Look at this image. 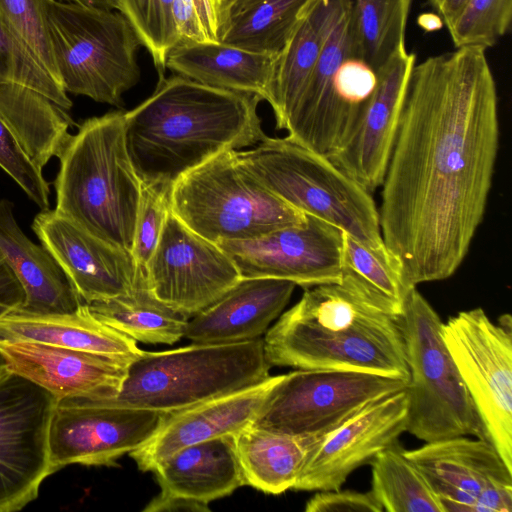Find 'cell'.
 Returning a JSON list of instances; mask_svg holds the SVG:
<instances>
[{"label": "cell", "mask_w": 512, "mask_h": 512, "mask_svg": "<svg viewBox=\"0 0 512 512\" xmlns=\"http://www.w3.org/2000/svg\"><path fill=\"white\" fill-rule=\"evenodd\" d=\"M499 147L496 83L480 47L415 63L378 209L407 290L451 277L488 201Z\"/></svg>", "instance_id": "obj_1"}, {"label": "cell", "mask_w": 512, "mask_h": 512, "mask_svg": "<svg viewBox=\"0 0 512 512\" xmlns=\"http://www.w3.org/2000/svg\"><path fill=\"white\" fill-rule=\"evenodd\" d=\"M261 100L182 75L159 77L152 95L124 113L125 144L141 183L172 188L218 153L259 143L266 136Z\"/></svg>", "instance_id": "obj_2"}, {"label": "cell", "mask_w": 512, "mask_h": 512, "mask_svg": "<svg viewBox=\"0 0 512 512\" xmlns=\"http://www.w3.org/2000/svg\"><path fill=\"white\" fill-rule=\"evenodd\" d=\"M263 342L270 366L358 371L409 381L397 316L346 274L339 283L305 288L301 299L266 331Z\"/></svg>", "instance_id": "obj_3"}, {"label": "cell", "mask_w": 512, "mask_h": 512, "mask_svg": "<svg viewBox=\"0 0 512 512\" xmlns=\"http://www.w3.org/2000/svg\"><path fill=\"white\" fill-rule=\"evenodd\" d=\"M124 113L84 120L58 157L55 211L131 252L141 181L129 158Z\"/></svg>", "instance_id": "obj_4"}, {"label": "cell", "mask_w": 512, "mask_h": 512, "mask_svg": "<svg viewBox=\"0 0 512 512\" xmlns=\"http://www.w3.org/2000/svg\"><path fill=\"white\" fill-rule=\"evenodd\" d=\"M243 166L269 191L298 211L326 221L373 251L393 256L371 193L328 157L288 137H267L237 151Z\"/></svg>", "instance_id": "obj_5"}, {"label": "cell", "mask_w": 512, "mask_h": 512, "mask_svg": "<svg viewBox=\"0 0 512 512\" xmlns=\"http://www.w3.org/2000/svg\"><path fill=\"white\" fill-rule=\"evenodd\" d=\"M263 339L143 351L128 367L119 394L99 400L170 413L267 379Z\"/></svg>", "instance_id": "obj_6"}, {"label": "cell", "mask_w": 512, "mask_h": 512, "mask_svg": "<svg viewBox=\"0 0 512 512\" xmlns=\"http://www.w3.org/2000/svg\"><path fill=\"white\" fill-rule=\"evenodd\" d=\"M172 213L189 229L218 244L262 237L305 222L306 214L269 191L225 150L186 172L172 185Z\"/></svg>", "instance_id": "obj_7"}, {"label": "cell", "mask_w": 512, "mask_h": 512, "mask_svg": "<svg viewBox=\"0 0 512 512\" xmlns=\"http://www.w3.org/2000/svg\"><path fill=\"white\" fill-rule=\"evenodd\" d=\"M397 320L409 369L406 432L425 442L458 436L488 440L443 339V322L416 287L407 291Z\"/></svg>", "instance_id": "obj_8"}, {"label": "cell", "mask_w": 512, "mask_h": 512, "mask_svg": "<svg viewBox=\"0 0 512 512\" xmlns=\"http://www.w3.org/2000/svg\"><path fill=\"white\" fill-rule=\"evenodd\" d=\"M53 55L66 93L123 106V94L140 80L141 40L128 19L111 9L45 1Z\"/></svg>", "instance_id": "obj_9"}, {"label": "cell", "mask_w": 512, "mask_h": 512, "mask_svg": "<svg viewBox=\"0 0 512 512\" xmlns=\"http://www.w3.org/2000/svg\"><path fill=\"white\" fill-rule=\"evenodd\" d=\"M407 384L400 378L366 372L297 369L281 374L251 425L282 434L326 436Z\"/></svg>", "instance_id": "obj_10"}, {"label": "cell", "mask_w": 512, "mask_h": 512, "mask_svg": "<svg viewBox=\"0 0 512 512\" xmlns=\"http://www.w3.org/2000/svg\"><path fill=\"white\" fill-rule=\"evenodd\" d=\"M442 335L474 401L488 441L512 469V319L478 307L443 323Z\"/></svg>", "instance_id": "obj_11"}, {"label": "cell", "mask_w": 512, "mask_h": 512, "mask_svg": "<svg viewBox=\"0 0 512 512\" xmlns=\"http://www.w3.org/2000/svg\"><path fill=\"white\" fill-rule=\"evenodd\" d=\"M58 399L13 371L0 375V512L19 511L52 474L49 428Z\"/></svg>", "instance_id": "obj_12"}, {"label": "cell", "mask_w": 512, "mask_h": 512, "mask_svg": "<svg viewBox=\"0 0 512 512\" xmlns=\"http://www.w3.org/2000/svg\"><path fill=\"white\" fill-rule=\"evenodd\" d=\"M143 270L152 294L189 318L242 279L233 260L218 244L193 232L171 209Z\"/></svg>", "instance_id": "obj_13"}, {"label": "cell", "mask_w": 512, "mask_h": 512, "mask_svg": "<svg viewBox=\"0 0 512 512\" xmlns=\"http://www.w3.org/2000/svg\"><path fill=\"white\" fill-rule=\"evenodd\" d=\"M165 413L111 405L99 400L58 401L49 428L52 474L68 465L115 466L146 442Z\"/></svg>", "instance_id": "obj_14"}, {"label": "cell", "mask_w": 512, "mask_h": 512, "mask_svg": "<svg viewBox=\"0 0 512 512\" xmlns=\"http://www.w3.org/2000/svg\"><path fill=\"white\" fill-rule=\"evenodd\" d=\"M443 512H511L512 469L484 439L458 436L404 450Z\"/></svg>", "instance_id": "obj_15"}, {"label": "cell", "mask_w": 512, "mask_h": 512, "mask_svg": "<svg viewBox=\"0 0 512 512\" xmlns=\"http://www.w3.org/2000/svg\"><path fill=\"white\" fill-rule=\"evenodd\" d=\"M218 245L237 266L241 278H274L310 288L342 278L343 231L317 217L262 237Z\"/></svg>", "instance_id": "obj_16"}, {"label": "cell", "mask_w": 512, "mask_h": 512, "mask_svg": "<svg viewBox=\"0 0 512 512\" xmlns=\"http://www.w3.org/2000/svg\"><path fill=\"white\" fill-rule=\"evenodd\" d=\"M406 388L377 400L329 433L305 463L293 490H338L359 467L406 432Z\"/></svg>", "instance_id": "obj_17"}, {"label": "cell", "mask_w": 512, "mask_h": 512, "mask_svg": "<svg viewBox=\"0 0 512 512\" xmlns=\"http://www.w3.org/2000/svg\"><path fill=\"white\" fill-rule=\"evenodd\" d=\"M32 229L84 303L134 290L141 267L130 251L102 240L51 209L35 216Z\"/></svg>", "instance_id": "obj_18"}, {"label": "cell", "mask_w": 512, "mask_h": 512, "mask_svg": "<svg viewBox=\"0 0 512 512\" xmlns=\"http://www.w3.org/2000/svg\"><path fill=\"white\" fill-rule=\"evenodd\" d=\"M416 55L406 46L376 70L375 89L345 145L329 159L370 193L381 187Z\"/></svg>", "instance_id": "obj_19"}, {"label": "cell", "mask_w": 512, "mask_h": 512, "mask_svg": "<svg viewBox=\"0 0 512 512\" xmlns=\"http://www.w3.org/2000/svg\"><path fill=\"white\" fill-rule=\"evenodd\" d=\"M351 55L357 56L351 33L350 1L327 0L322 49L285 130L291 140L328 158L343 146L335 79L338 67Z\"/></svg>", "instance_id": "obj_20"}, {"label": "cell", "mask_w": 512, "mask_h": 512, "mask_svg": "<svg viewBox=\"0 0 512 512\" xmlns=\"http://www.w3.org/2000/svg\"><path fill=\"white\" fill-rule=\"evenodd\" d=\"M8 369L62 399L115 398L126 378L128 361L33 341L0 340Z\"/></svg>", "instance_id": "obj_21"}, {"label": "cell", "mask_w": 512, "mask_h": 512, "mask_svg": "<svg viewBox=\"0 0 512 512\" xmlns=\"http://www.w3.org/2000/svg\"><path fill=\"white\" fill-rule=\"evenodd\" d=\"M151 472L160 491L143 512H209L210 502L229 496L245 485L233 435L184 447Z\"/></svg>", "instance_id": "obj_22"}, {"label": "cell", "mask_w": 512, "mask_h": 512, "mask_svg": "<svg viewBox=\"0 0 512 512\" xmlns=\"http://www.w3.org/2000/svg\"><path fill=\"white\" fill-rule=\"evenodd\" d=\"M280 376L165 413L155 433L129 456L139 470L152 471L184 447L238 433L254 422Z\"/></svg>", "instance_id": "obj_23"}, {"label": "cell", "mask_w": 512, "mask_h": 512, "mask_svg": "<svg viewBox=\"0 0 512 512\" xmlns=\"http://www.w3.org/2000/svg\"><path fill=\"white\" fill-rule=\"evenodd\" d=\"M291 281L242 278L210 306L188 320L184 337L193 343L249 341L266 333L294 291Z\"/></svg>", "instance_id": "obj_24"}, {"label": "cell", "mask_w": 512, "mask_h": 512, "mask_svg": "<svg viewBox=\"0 0 512 512\" xmlns=\"http://www.w3.org/2000/svg\"><path fill=\"white\" fill-rule=\"evenodd\" d=\"M0 255L24 291L19 308L35 314L75 312L84 302L53 256L22 231L13 203L0 199Z\"/></svg>", "instance_id": "obj_25"}, {"label": "cell", "mask_w": 512, "mask_h": 512, "mask_svg": "<svg viewBox=\"0 0 512 512\" xmlns=\"http://www.w3.org/2000/svg\"><path fill=\"white\" fill-rule=\"evenodd\" d=\"M0 340L33 341L119 358L132 363L136 340L103 323L83 303L75 312L35 314L19 308L0 317Z\"/></svg>", "instance_id": "obj_26"}, {"label": "cell", "mask_w": 512, "mask_h": 512, "mask_svg": "<svg viewBox=\"0 0 512 512\" xmlns=\"http://www.w3.org/2000/svg\"><path fill=\"white\" fill-rule=\"evenodd\" d=\"M277 57L221 43L181 41L169 52L166 68L206 85L257 95L271 104Z\"/></svg>", "instance_id": "obj_27"}, {"label": "cell", "mask_w": 512, "mask_h": 512, "mask_svg": "<svg viewBox=\"0 0 512 512\" xmlns=\"http://www.w3.org/2000/svg\"><path fill=\"white\" fill-rule=\"evenodd\" d=\"M327 436V435H326ZM324 435H289L249 425L233 435L245 485L266 494L293 489Z\"/></svg>", "instance_id": "obj_28"}, {"label": "cell", "mask_w": 512, "mask_h": 512, "mask_svg": "<svg viewBox=\"0 0 512 512\" xmlns=\"http://www.w3.org/2000/svg\"><path fill=\"white\" fill-rule=\"evenodd\" d=\"M318 0H220L217 41L278 55Z\"/></svg>", "instance_id": "obj_29"}, {"label": "cell", "mask_w": 512, "mask_h": 512, "mask_svg": "<svg viewBox=\"0 0 512 512\" xmlns=\"http://www.w3.org/2000/svg\"><path fill=\"white\" fill-rule=\"evenodd\" d=\"M0 115L21 148L41 171L59 157L75 122L66 110L28 87L0 84Z\"/></svg>", "instance_id": "obj_30"}, {"label": "cell", "mask_w": 512, "mask_h": 512, "mask_svg": "<svg viewBox=\"0 0 512 512\" xmlns=\"http://www.w3.org/2000/svg\"><path fill=\"white\" fill-rule=\"evenodd\" d=\"M87 305L103 323L136 341L148 344L176 343L184 337L190 319L152 294L142 268L132 292Z\"/></svg>", "instance_id": "obj_31"}, {"label": "cell", "mask_w": 512, "mask_h": 512, "mask_svg": "<svg viewBox=\"0 0 512 512\" xmlns=\"http://www.w3.org/2000/svg\"><path fill=\"white\" fill-rule=\"evenodd\" d=\"M327 0H318L278 54L271 107L277 129H286L318 61L324 37Z\"/></svg>", "instance_id": "obj_32"}, {"label": "cell", "mask_w": 512, "mask_h": 512, "mask_svg": "<svg viewBox=\"0 0 512 512\" xmlns=\"http://www.w3.org/2000/svg\"><path fill=\"white\" fill-rule=\"evenodd\" d=\"M356 54L375 71L405 45L413 0H349Z\"/></svg>", "instance_id": "obj_33"}, {"label": "cell", "mask_w": 512, "mask_h": 512, "mask_svg": "<svg viewBox=\"0 0 512 512\" xmlns=\"http://www.w3.org/2000/svg\"><path fill=\"white\" fill-rule=\"evenodd\" d=\"M372 493L387 512H443L439 499L419 468L396 444L369 463Z\"/></svg>", "instance_id": "obj_34"}, {"label": "cell", "mask_w": 512, "mask_h": 512, "mask_svg": "<svg viewBox=\"0 0 512 512\" xmlns=\"http://www.w3.org/2000/svg\"><path fill=\"white\" fill-rule=\"evenodd\" d=\"M343 271L384 309L401 313L407 293L400 266L393 256H385L343 232Z\"/></svg>", "instance_id": "obj_35"}, {"label": "cell", "mask_w": 512, "mask_h": 512, "mask_svg": "<svg viewBox=\"0 0 512 512\" xmlns=\"http://www.w3.org/2000/svg\"><path fill=\"white\" fill-rule=\"evenodd\" d=\"M172 3L173 0H119L118 11L128 19L149 51L159 77L165 74L169 52L180 42Z\"/></svg>", "instance_id": "obj_36"}, {"label": "cell", "mask_w": 512, "mask_h": 512, "mask_svg": "<svg viewBox=\"0 0 512 512\" xmlns=\"http://www.w3.org/2000/svg\"><path fill=\"white\" fill-rule=\"evenodd\" d=\"M33 89L66 111L72 101L63 87L40 65L24 43L0 17V84Z\"/></svg>", "instance_id": "obj_37"}, {"label": "cell", "mask_w": 512, "mask_h": 512, "mask_svg": "<svg viewBox=\"0 0 512 512\" xmlns=\"http://www.w3.org/2000/svg\"><path fill=\"white\" fill-rule=\"evenodd\" d=\"M512 0H466L447 26L455 48L494 46L510 28Z\"/></svg>", "instance_id": "obj_38"}, {"label": "cell", "mask_w": 512, "mask_h": 512, "mask_svg": "<svg viewBox=\"0 0 512 512\" xmlns=\"http://www.w3.org/2000/svg\"><path fill=\"white\" fill-rule=\"evenodd\" d=\"M45 1L0 0V17L24 43L40 65L60 84L49 33Z\"/></svg>", "instance_id": "obj_39"}, {"label": "cell", "mask_w": 512, "mask_h": 512, "mask_svg": "<svg viewBox=\"0 0 512 512\" xmlns=\"http://www.w3.org/2000/svg\"><path fill=\"white\" fill-rule=\"evenodd\" d=\"M171 188L141 183L134 238L131 253L144 269L161 237L170 211Z\"/></svg>", "instance_id": "obj_40"}, {"label": "cell", "mask_w": 512, "mask_h": 512, "mask_svg": "<svg viewBox=\"0 0 512 512\" xmlns=\"http://www.w3.org/2000/svg\"><path fill=\"white\" fill-rule=\"evenodd\" d=\"M0 168L41 211L50 209V188L0 115Z\"/></svg>", "instance_id": "obj_41"}, {"label": "cell", "mask_w": 512, "mask_h": 512, "mask_svg": "<svg viewBox=\"0 0 512 512\" xmlns=\"http://www.w3.org/2000/svg\"><path fill=\"white\" fill-rule=\"evenodd\" d=\"M220 0H173L172 12L181 41L219 43Z\"/></svg>", "instance_id": "obj_42"}, {"label": "cell", "mask_w": 512, "mask_h": 512, "mask_svg": "<svg viewBox=\"0 0 512 512\" xmlns=\"http://www.w3.org/2000/svg\"><path fill=\"white\" fill-rule=\"evenodd\" d=\"M306 512H383L372 491H318L305 506Z\"/></svg>", "instance_id": "obj_43"}, {"label": "cell", "mask_w": 512, "mask_h": 512, "mask_svg": "<svg viewBox=\"0 0 512 512\" xmlns=\"http://www.w3.org/2000/svg\"><path fill=\"white\" fill-rule=\"evenodd\" d=\"M23 302V288L0 255V317L20 308Z\"/></svg>", "instance_id": "obj_44"}, {"label": "cell", "mask_w": 512, "mask_h": 512, "mask_svg": "<svg viewBox=\"0 0 512 512\" xmlns=\"http://www.w3.org/2000/svg\"><path fill=\"white\" fill-rule=\"evenodd\" d=\"M466 0H429L436 13L442 18L447 27L453 21Z\"/></svg>", "instance_id": "obj_45"}, {"label": "cell", "mask_w": 512, "mask_h": 512, "mask_svg": "<svg viewBox=\"0 0 512 512\" xmlns=\"http://www.w3.org/2000/svg\"><path fill=\"white\" fill-rule=\"evenodd\" d=\"M443 24L437 13H423L418 17V25L427 32L439 30Z\"/></svg>", "instance_id": "obj_46"}, {"label": "cell", "mask_w": 512, "mask_h": 512, "mask_svg": "<svg viewBox=\"0 0 512 512\" xmlns=\"http://www.w3.org/2000/svg\"><path fill=\"white\" fill-rule=\"evenodd\" d=\"M67 2H78L86 5L97 6L106 9H119V0H60Z\"/></svg>", "instance_id": "obj_47"}, {"label": "cell", "mask_w": 512, "mask_h": 512, "mask_svg": "<svg viewBox=\"0 0 512 512\" xmlns=\"http://www.w3.org/2000/svg\"><path fill=\"white\" fill-rule=\"evenodd\" d=\"M8 370V362L4 355L0 352V375L4 374Z\"/></svg>", "instance_id": "obj_48"}]
</instances>
